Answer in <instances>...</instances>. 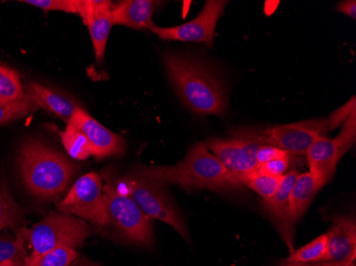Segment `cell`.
<instances>
[{"label": "cell", "mask_w": 356, "mask_h": 266, "mask_svg": "<svg viewBox=\"0 0 356 266\" xmlns=\"http://www.w3.org/2000/svg\"><path fill=\"white\" fill-rule=\"evenodd\" d=\"M27 210L14 201L10 190L0 182V231L11 229L14 232L24 227Z\"/></svg>", "instance_id": "19"}, {"label": "cell", "mask_w": 356, "mask_h": 266, "mask_svg": "<svg viewBox=\"0 0 356 266\" xmlns=\"http://www.w3.org/2000/svg\"><path fill=\"white\" fill-rule=\"evenodd\" d=\"M282 177H272L259 173L258 169L247 174L240 179L239 185H245L259 194L264 199H269L275 194L281 185Z\"/></svg>", "instance_id": "24"}, {"label": "cell", "mask_w": 356, "mask_h": 266, "mask_svg": "<svg viewBox=\"0 0 356 266\" xmlns=\"http://www.w3.org/2000/svg\"><path fill=\"white\" fill-rule=\"evenodd\" d=\"M39 107L33 103L31 98L26 94L19 101L8 105H0V125L10 123L15 119H23L25 116L35 113Z\"/></svg>", "instance_id": "26"}, {"label": "cell", "mask_w": 356, "mask_h": 266, "mask_svg": "<svg viewBox=\"0 0 356 266\" xmlns=\"http://www.w3.org/2000/svg\"><path fill=\"white\" fill-rule=\"evenodd\" d=\"M354 262H347V263H341V262L323 261L319 263H293V262H287L286 266H351Z\"/></svg>", "instance_id": "31"}, {"label": "cell", "mask_w": 356, "mask_h": 266, "mask_svg": "<svg viewBox=\"0 0 356 266\" xmlns=\"http://www.w3.org/2000/svg\"><path fill=\"white\" fill-rule=\"evenodd\" d=\"M327 235H322L313 241L306 244L298 251H293L287 262L293 263H313V262L327 261Z\"/></svg>", "instance_id": "23"}, {"label": "cell", "mask_w": 356, "mask_h": 266, "mask_svg": "<svg viewBox=\"0 0 356 266\" xmlns=\"http://www.w3.org/2000/svg\"><path fill=\"white\" fill-rule=\"evenodd\" d=\"M289 163L290 156L281 158V159L271 160V161L259 166L258 172L264 175L272 176V177H282L287 172Z\"/></svg>", "instance_id": "28"}, {"label": "cell", "mask_w": 356, "mask_h": 266, "mask_svg": "<svg viewBox=\"0 0 356 266\" xmlns=\"http://www.w3.org/2000/svg\"><path fill=\"white\" fill-rule=\"evenodd\" d=\"M62 144L67 153L75 160H87L92 156V147L86 135L75 126L67 123L64 131L60 132Z\"/></svg>", "instance_id": "22"}, {"label": "cell", "mask_w": 356, "mask_h": 266, "mask_svg": "<svg viewBox=\"0 0 356 266\" xmlns=\"http://www.w3.org/2000/svg\"><path fill=\"white\" fill-rule=\"evenodd\" d=\"M119 182L128 191L125 195L129 196L149 219H158L168 224L184 239L188 240L189 235L185 222L174 205L165 188L167 185L155 180L142 177L134 172Z\"/></svg>", "instance_id": "5"}, {"label": "cell", "mask_w": 356, "mask_h": 266, "mask_svg": "<svg viewBox=\"0 0 356 266\" xmlns=\"http://www.w3.org/2000/svg\"><path fill=\"white\" fill-rule=\"evenodd\" d=\"M320 189L321 188L309 172L299 174L289 196L288 213L291 223L295 224L301 219Z\"/></svg>", "instance_id": "18"}, {"label": "cell", "mask_w": 356, "mask_h": 266, "mask_svg": "<svg viewBox=\"0 0 356 266\" xmlns=\"http://www.w3.org/2000/svg\"><path fill=\"white\" fill-rule=\"evenodd\" d=\"M0 266H15L13 261L0 262Z\"/></svg>", "instance_id": "32"}, {"label": "cell", "mask_w": 356, "mask_h": 266, "mask_svg": "<svg viewBox=\"0 0 356 266\" xmlns=\"http://www.w3.org/2000/svg\"><path fill=\"white\" fill-rule=\"evenodd\" d=\"M21 78L9 66L0 64V105H8L25 97Z\"/></svg>", "instance_id": "21"}, {"label": "cell", "mask_w": 356, "mask_h": 266, "mask_svg": "<svg viewBox=\"0 0 356 266\" xmlns=\"http://www.w3.org/2000/svg\"><path fill=\"white\" fill-rule=\"evenodd\" d=\"M92 233L91 227L83 219L51 211L43 221L28 229L27 242L32 251L30 257H38L57 248L81 247Z\"/></svg>", "instance_id": "4"}, {"label": "cell", "mask_w": 356, "mask_h": 266, "mask_svg": "<svg viewBox=\"0 0 356 266\" xmlns=\"http://www.w3.org/2000/svg\"><path fill=\"white\" fill-rule=\"evenodd\" d=\"M327 240V261L354 262L356 258V226L351 219H334V225L325 233Z\"/></svg>", "instance_id": "14"}, {"label": "cell", "mask_w": 356, "mask_h": 266, "mask_svg": "<svg viewBox=\"0 0 356 266\" xmlns=\"http://www.w3.org/2000/svg\"><path fill=\"white\" fill-rule=\"evenodd\" d=\"M103 182L96 173L81 176L69 193L57 203L58 211L76 215L92 225L104 227L109 225L104 203Z\"/></svg>", "instance_id": "9"}, {"label": "cell", "mask_w": 356, "mask_h": 266, "mask_svg": "<svg viewBox=\"0 0 356 266\" xmlns=\"http://www.w3.org/2000/svg\"><path fill=\"white\" fill-rule=\"evenodd\" d=\"M355 111L352 112L343 124V130L335 139L318 137L306 153L309 173L314 176L320 188L325 187L333 178L338 162L355 143Z\"/></svg>", "instance_id": "8"}, {"label": "cell", "mask_w": 356, "mask_h": 266, "mask_svg": "<svg viewBox=\"0 0 356 266\" xmlns=\"http://www.w3.org/2000/svg\"><path fill=\"white\" fill-rule=\"evenodd\" d=\"M205 144L224 166L234 187H238L243 176L258 169L256 153L261 146L270 143L261 131H253L241 132L229 139L209 140Z\"/></svg>", "instance_id": "7"}, {"label": "cell", "mask_w": 356, "mask_h": 266, "mask_svg": "<svg viewBox=\"0 0 356 266\" xmlns=\"http://www.w3.org/2000/svg\"><path fill=\"white\" fill-rule=\"evenodd\" d=\"M76 8L78 15L89 28L96 62L102 63L113 26L112 3L108 0H76Z\"/></svg>", "instance_id": "13"}, {"label": "cell", "mask_w": 356, "mask_h": 266, "mask_svg": "<svg viewBox=\"0 0 356 266\" xmlns=\"http://www.w3.org/2000/svg\"><path fill=\"white\" fill-rule=\"evenodd\" d=\"M27 235L26 227L17 230L15 235L0 233V262L13 261L15 266H21L28 257L25 248Z\"/></svg>", "instance_id": "20"}, {"label": "cell", "mask_w": 356, "mask_h": 266, "mask_svg": "<svg viewBox=\"0 0 356 266\" xmlns=\"http://www.w3.org/2000/svg\"><path fill=\"white\" fill-rule=\"evenodd\" d=\"M67 123L75 126L86 135L92 147V156L96 159H106L125 153L126 144L123 138L93 119L83 108L76 110Z\"/></svg>", "instance_id": "12"}, {"label": "cell", "mask_w": 356, "mask_h": 266, "mask_svg": "<svg viewBox=\"0 0 356 266\" xmlns=\"http://www.w3.org/2000/svg\"><path fill=\"white\" fill-rule=\"evenodd\" d=\"M17 164L26 189L42 201L63 194L78 169L65 156L38 140L22 146Z\"/></svg>", "instance_id": "2"}, {"label": "cell", "mask_w": 356, "mask_h": 266, "mask_svg": "<svg viewBox=\"0 0 356 266\" xmlns=\"http://www.w3.org/2000/svg\"><path fill=\"white\" fill-rule=\"evenodd\" d=\"M22 3L33 6L43 11H60L65 13L77 14L76 0H24Z\"/></svg>", "instance_id": "27"}, {"label": "cell", "mask_w": 356, "mask_h": 266, "mask_svg": "<svg viewBox=\"0 0 356 266\" xmlns=\"http://www.w3.org/2000/svg\"><path fill=\"white\" fill-rule=\"evenodd\" d=\"M25 93L31 98L38 107L43 108L49 113L54 114L64 122H69L76 110L83 108L72 98L48 89L37 82H29L25 89Z\"/></svg>", "instance_id": "17"}, {"label": "cell", "mask_w": 356, "mask_h": 266, "mask_svg": "<svg viewBox=\"0 0 356 266\" xmlns=\"http://www.w3.org/2000/svg\"><path fill=\"white\" fill-rule=\"evenodd\" d=\"M227 1L207 0L201 13L188 23L176 27H154L152 31L167 41L204 42L211 47L218 21L224 14Z\"/></svg>", "instance_id": "11"}, {"label": "cell", "mask_w": 356, "mask_h": 266, "mask_svg": "<svg viewBox=\"0 0 356 266\" xmlns=\"http://www.w3.org/2000/svg\"><path fill=\"white\" fill-rule=\"evenodd\" d=\"M77 256V251L73 248H57L38 257L29 256L21 266H70Z\"/></svg>", "instance_id": "25"}, {"label": "cell", "mask_w": 356, "mask_h": 266, "mask_svg": "<svg viewBox=\"0 0 356 266\" xmlns=\"http://www.w3.org/2000/svg\"><path fill=\"white\" fill-rule=\"evenodd\" d=\"M298 176L299 173L296 171L285 174L275 194L269 199H264V209L271 216V219L279 227L284 239L290 247H293L291 241H293V224L290 222L289 213H288L289 196Z\"/></svg>", "instance_id": "15"}, {"label": "cell", "mask_w": 356, "mask_h": 266, "mask_svg": "<svg viewBox=\"0 0 356 266\" xmlns=\"http://www.w3.org/2000/svg\"><path fill=\"white\" fill-rule=\"evenodd\" d=\"M156 1L152 0H125L112 3L113 25L125 26L131 29H153V13Z\"/></svg>", "instance_id": "16"}, {"label": "cell", "mask_w": 356, "mask_h": 266, "mask_svg": "<svg viewBox=\"0 0 356 266\" xmlns=\"http://www.w3.org/2000/svg\"><path fill=\"white\" fill-rule=\"evenodd\" d=\"M285 157H289L288 153H286L281 148L270 145V144L261 146L257 153H256V160H257V163L259 166L271 161V160L281 159V158Z\"/></svg>", "instance_id": "29"}, {"label": "cell", "mask_w": 356, "mask_h": 266, "mask_svg": "<svg viewBox=\"0 0 356 266\" xmlns=\"http://www.w3.org/2000/svg\"><path fill=\"white\" fill-rule=\"evenodd\" d=\"M134 173L163 185H177L187 191L233 188L227 172L205 143L190 148L183 161L174 166H140Z\"/></svg>", "instance_id": "3"}, {"label": "cell", "mask_w": 356, "mask_h": 266, "mask_svg": "<svg viewBox=\"0 0 356 266\" xmlns=\"http://www.w3.org/2000/svg\"><path fill=\"white\" fill-rule=\"evenodd\" d=\"M351 266H355V263L352 264Z\"/></svg>", "instance_id": "33"}, {"label": "cell", "mask_w": 356, "mask_h": 266, "mask_svg": "<svg viewBox=\"0 0 356 266\" xmlns=\"http://www.w3.org/2000/svg\"><path fill=\"white\" fill-rule=\"evenodd\" d=\"M336 11L341 12V13L346 14L351 19H356V1L355 0H347L343 3H338L337 7L335 8Z\"/></svg>", "instance_id": "30"}, {"label": "cell", "mask_w": 356, "mask_h": 266, "mask_svg": "<svg viewBox=\"0 0 356 266\" xmlns=\"http://www.w3.org/2000/svg\"><path fill=\"white\" fill-rule=\"evenodd\" d=\"M163 64L170 81L183 103L200 115H223L225 90L207 64L192 56L168 53Z\"/></svg>", "instance_id": "1"}, {"label": "cell", "mask_w": 356, "mask_h": 266, "mask_svg": "<svg viewBox=\"0 0 356 266\" xmlns=\"http://www.w3.org/2000/svg\"><path fill=\"white\" fill-rule=\"evenodd\" d=\"M103 187L104 203L109 224L115 226L120 235L138 245H152L154 230L151 219L129 196L120 193L115 182L106 178Z\"/></svg>", "instance_id": "6"}, {"label": "cell", "mask_w": 356, "mask_h": 266, "mask_svg": "<svg viewBox=\"0 0 356 266\" xmlns=\"http://www.w3.org/2000/svg\"><path fill=\"white\" fill-rule=\"evenodd\" d=\"M327 119H313L286 125L271 126L261 133L271 145L281 148L289 156L307 153L318 137H323L329 130Z\"/></svg>", "instance_id": "10"}]
</instances>
